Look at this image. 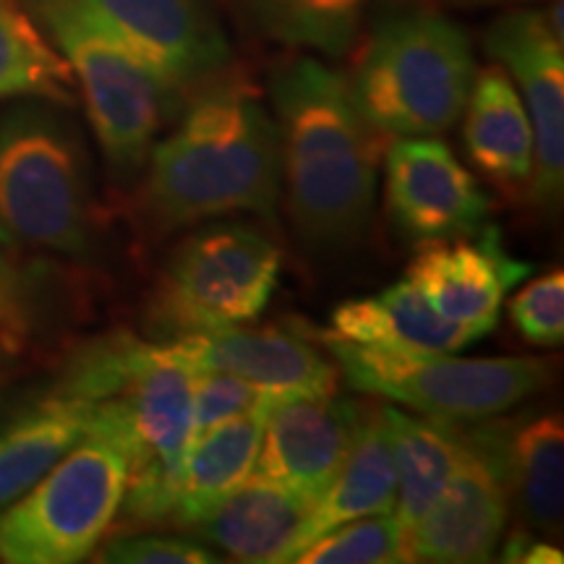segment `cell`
<instances>
[{"label": "cell", "instance_id": "cell-29", "mask_svg": "<svg viewBox=\"0 0 564 564\" xmlns=\"http://www.w3.org/2000/svg\"><path fill=\"white\" fill-rule=\"evenodd\" d=\"M514 329L531 345L560 348L564 343V274L552 270L520 291L510 301Z\"/></svg>", "mask_w": 564, "mask_h": 564}, {"label": "cell", "instance_id": "cell-16", "mask_svg": "<svg viewBox=\"0 0 564 564\" xmlns=\"http://www.w3.org/2000/svg\"><path fill=\"white\" fill-rule=\"evenodd\" d=\"M314 507L291 486L253 474L207 507L188 531L238 562H293Z\"/></svg>", "mask_w": 564, "mask_h": 564}, {"label": "cell", "instance_id": "cell-25", "mask_svg": "<svg viewBox=\"0 0 564 564\" xmlns=\"http://www.w3.org/2000/svg\"><path fill=\"white\" fill-rule=\"evenodd\" d=\"M76 79L66 58L11 0L0 3V100L45 97L74 102Z\"/></svg>", "mask_w": 564, "mask_h": 564}, {"label": "cell", "instance_id": "cell-7", "mask_svg": "<svg viewBox=\"0 0 564 564\" xmlns=\"http://www.w3.org/2000/svg\"><path fill=\"white\" fill-rule=\"evenodd\" d=\"M352 390L379 394L442 421H484L552 384L546 358H455V352H403L350 343L312 329Z\"/></svg>", "mask_w": 564, "mask_h": 564}, {"label": "cell", "instance_id": "cell-18", "mask_svg": "<svg viewBox=\"0 0 564 564\" xmlns=\"http://www.w3.org/2000/svg\"><path fill=\"white\" fill-rule=\"evenodd\" d=\"M333 333L350 343L403 352H457L481 340L476 329L436 314L411 280L345 301L333 314Z\"/></svg>", "mask_w": 564, "mask_h": 564}, {"label": "cell", "instance_id": "cell-31", "mask_svg": "<svg viewBox=\"0 0 564 564\" xmlns=\"http://www.w3.org/2000/svg\"><path fill=\"white\" fill-rule=\"evenodd\" d=\"M453 3H460V6H497V3H514V0H453Z\"/></svg>", "mask_w": 564, "mask_h": 564}, {"label": "cell", "instance_id": "cell-30", "mask_svg": "<svg viewBox=\"0 0 564 564\" xmlns=\"http://www.w3.org/2000/svg\"><path fill=\"white\" fill-rule=\"evenodd\" d=\"M97 562L116 564H215L220 556L192 535L123 531L100 549Z\"/></svg>", "mask_w": 564, "mask_h": 564}, {"label": "cell", "instance_id": "cell-19", "mask_svg": "<svg viewBox=\"0 0 564 564\" xmlns=\"http://www.w3.org/2000/svg\"><path fill=\"white\" fill-rule=\"evenodd\" d=\"M394 502H398V476H394L392 436L384 405H364L361 423L343 468L337 470L335 481L322 494L303 528L299 554L329 528L366 514L394 512Z\"/></svg>", "mask_w": 564, "mask_h": 564}, {"label": "cell", "instance_id": "cell-9", "mask_svg": "<svg viewBox=\"0 0 564 564\" xmlns=\"http://www.w3.org/2000/svg\"><path fill=\"white\" fill-rule=\"evenodd\" d=\"M463 453L432 510L408 533V562H489L510 518V491L502 470V421H453Z\"/></svg>", "mask_w": 564, "mask_h": 564}, {"label": "cell", "instance_id": "cell-15", "mask_svg": "<svg viewBox=\"0 0 564 564\" xmlns=\"http://www.w3.org/2000/svg\"><path fill=\"white\" fill-rule=\"evenodd\" d=\"M364 405L333 398H280L267 415L253 474L319 502L343 468Z\"/></svg>", "mask_w": 564, "mask_h": 564}, {"label": "cell", "instance_id": "cell-5", "mask_svg": "<svg viewBox=\"0 0 564 564\" xmlns=\"http://www.w3.org/2000/svg\"><path fill=\"white\" fill-rule=\"evenodd\" d=\"M70 66L112 181L141 178L154 139L183 105L110 30L91 0H26Z\"/></svg>", "mask_w": 564, "mask_h": 564}, {"label": "cell", "instance_id": "cell-22", "mask_svg": "<svg viewBox=\"0 0 564 564\" xmlns=\"http://www.w3.org/2000/svg\"><path fill=\"white\" fill-rule=\"evenodd\" d=\"M270 408L236 415L194 436L181 468L171 525L188 528L207 507L251 476Z\"/></svg>", "mask_w": 564, "mask_h": 564}, {"label": "cell", "instance_id": "cell-33", "mask_svg": "<svg viewBox=\"0 0 564 564\" xmlns=\"http://www.w3.org/2000/svg\"><path fill=\"white\" fill-rule=\"evenodd\" d=\"M0 3H6V0H0Z\"/></svg>", "mask_w": 564, "mask_h": 564}, {"label": "cell", "instance_id": "cell-11", "mask_svg": "<svg viewBox=\"0 0 564 564\" xmlns=\"http://www.w3.org/2000/svg\"><path fill=\"white\" fill-rule=\"evenodd\" d=\"M91 6L183 108L230 66V42L204 0H91Z\"/></svg>", "mask_w": 564, "mask_h": 564}, {"label": "cell", "instance_id": "cell-2", "mask_svg": "<svg viewBox=\"0 0 564 564\" xmlns=\"http://www.w3.org/2000/svg\"><path fill=\"white\" fill-rule=\"evenodd\" d=\"M178 129L152 147L139 188V217L152 238L230 215L278 217V126L241 82L207 87Z\"/></svg>", "mask_w": 564, "mask_h": 564}, {"label": "cell", "instance_id": "cell-8", "mask_svg": "<svg viewBox=\"0 0 564 564\" xmlns=\"http://www.w3.org/2000/svg\"><path fill=\"white\" fill-rule=\"evenodd\" d=\"M282 251L246 223H212L167 253L147 299V329L181 337L259 319L280 282Z\"/></svg>", "mask_w": 564, "mask_h": 564}, {"label": "cell", "instance_id": "cell-12", "mask_svg": "<svg viewBox=\"0 0 564 564\" xmlns=\"http://www.w3.org/2000/svg\"><path fill=\"white\" fill-rule=\"evenodd\" d=\"M387 212L411 243L476 236L489 217V196L440 139H398L384 150Z\"/></svg>", "mask_w": 564, "mask_h": 564}, {"label": "cell", "instance_id": "cell-6", "mask_svg": "<svg viewBox=\"0 0 564 564\" xmlns=\"http://www.w3.org/2000/svg\"><path fill=\"white\" fill-rule=\"evenodd\" d=\"M95 241L89 160L70 126L47 108L0 121V246L82 257Z\"/></svg>", "mask_w": 564, "mask_h": 564}, {"label": "cell", "instance_id": "cell-32", "mask_svg": "<svg viewBox=\"0 0 564 564\" xmlns=\"http://www.w3.org/2000/svg\"><path fill=\"white\" fill-rule=\"evenodd\" d=\"M6 350H9V348H6V345L0 343V364H3V358H6Z\"/></svg>", "mask_w": 564, "mask_h": 564}, {"label": "cell", "instance_id": "cell-28", "mask_svg": "<svg viewBox=\"0 0 564 564\" xmlns=\"http://www.w3.org/2000/svg\"><path fill=\"white\" fill-rule=\"evenodd\" d=\"M45 272L37 267L13 262L0 251V343L6 348H19L37 327L42 314V288Z\"/></svg>", "mask_w": 564, "mask_h": 564}, {"label": "cell", "instance_id": "cell-3", "mask_svg": "<svg viewBox=\"0 0 564 564\" xmlns=\"http://www.w3.org/2000/svg\"><path fill=\"white\" fill-rule=\"evenodd\" d=\"M131 474V436L118 398L91 405L87 432L24 497L0 510V562L76 564L108 533Z\"/></svg>", "mask_w": 564, "mask_h": 564}, {"label": "cell", "instance_id": "cell-17", "mask_svg": "<svg viewBox=\"0 0 564 564\" xmlns=\"http://www.w3.org/2000/svg\"><path fill=\"white\" fill-rule=\"evenodd\" d=\"M465 150L499 192L525 196L533 181V126L520 91L502 66H489L474 79L465 102Z\"/></svg>", "mask_w": 564, "mask_h": 564}, {"label": "cell", "instance_id": "cell-23", "mask_svg": "<svg viewBox=\"0 0 564 564\" xmlns=\"http://www.w3.org/2000/svg\"><path fill=\"white\" fill-rule=\"evenodd\" d=\"M387 426L392 436L398 502L394 514L403 525L405 539L421 518L432 510L463 453V436L453 421L413 419L398 408L384 405Z\"/></svg>", "mask_w": 564, "mask_h": 564}, {"label": "cell", "instance_id": "cell-13", "mask_svg": "<svg viewBox=\"0 0 564 564\" xmlns=\"http://www.w3.org/2000/svg\"><path fill=\"white\" fill-rule=\"evenodd\" d=\"M165 348L194 371L232 373L278 398H333L340 377L299 324L262 329L236 324L173 337Z\"/></svg>", "mask_w": 564, "mask_h": 564}, {"label": "cell", "instance_id": "cell-4", "mask_svg": "<svg viewBox=\"0 0 564 564\" xmlns=\"http://www.w3.org/2000/svg\"><path fill=\"white\" fill-rule=\"evenodd\" d=\"M476 79L460 26L429 9L392 13L373 26L348 79L361 116L382 137H436L457 123Z\"/></svg>", "mask_w": 564, "mask_h": 564}, {"label": "cell", "instance_id": "cell-14", "mask_svg": "<svg viewBox=\"0 0 564 564\" xmlns=\"http://www.w3.org/2000/svg\"><path fill=\"white\" fill-rule=\"evenodd\" d=\"M531 274V264L505 249L499 230L484 225L478 238L455 236L419 243L405 278L436 314L486 337L497 327L507 293Z\"/></svg>", "mask_w": 564, "mask_h": 564}, {"label": "cell", "instance_id": "cell-1", "mask_svg": "<svg viewBox=\"0 0 564 564\" xmlns=\"http://www.w3.org/2000/svg\"><path fill=\"white\" fill-rule=\"evenodd\" d=\"M270 95L293 228L319 251L361 243L373 220L384 137L361 116L348 76L301 55L274 70Z\"/></svg>", "mask_w": 564, "mask_h": 564}, {"label": "cell", "instance_id": "cell-24", "mask_svg": "<svg viewBox=\"0 0 564 564\" xmlns=\"http://www.w3.org/2000/svg\"><path fill=\"white\" fill-rule=\"evenodd\" d=\"M267 40L340 58L356 45L369 0H230Z\"/></svg>", "mask_w": 564, "mask_h": 564}, {"label": "cell", "instance_id": "cell-20", "mask_svg": "<svg viewBox=\"0 0 564 564\" xmlns=\"http://www.w3.org/2000/svg\"><path fill=\"white\" fill-rule=\"evenodd\" d=\"M91 403L45 392L0 421V510L24 497L89 426Z\"/></svg>", "mask_w": 564, "mask_h": 564}, {"label": "cell", "instance_id": "cell-10", "mask_svg": "<svg viewBox=\"0 0 564 564\" xmlns=\"http://www.w3.org/2000/svg\"><path fill=\"white\" fill-rule=\"evenodd\" d=\"M486 51L510 70L533 126L535 167L528 199L554 209L564 186V53L546 11L518 9L486 32Z\"/></svg>", "mask_w": 564, "mask_h": 564}, {"label": "cell", "instance_id": "cell-21", "mask_svg": "<svg viewBox=\"0 0 564 564\" xmlns=\"http://www.w3.org/2000/svg\"><path fill=\"white\" fill-rule=\"evenodd\" d=\"M502 470L510 497L535 531L560 533L564 512V426L560 413L502 421Z\"/></svg>", "mask_w": 564, "mask_h": 564}, {"label": "cell", "instance_id": "cell-26", "mask_svg": "<svg viewBox=\"0 0 564 564\" xmlns=\"http://www.w3.org/2000/svg\"><path fill=\"white\" fill-rule=\"evenodd\" d=\"M303 564H398L408 562L398 514H366L329 528L295 556Z\"/></svg>", "mask_w": 564, "mask_h": 564}, {"label": "cell", "instance_id": "cell-27", "mask_svg": "<svg viewBox=\"0 0 564 564\" xmlns=\"http://www.w3.org/2000/svg\"><path fill=\"white\" fill-rule=\"evenodd\" d=\"M278 394L225 371H196L194 377V429L192 440L236 415L270 408Z\"/></svg>", "mask_w": 564, "mask_h": 564}]
</instances>
